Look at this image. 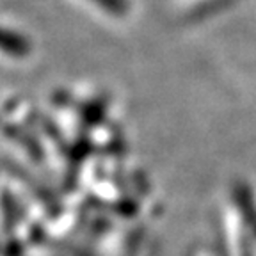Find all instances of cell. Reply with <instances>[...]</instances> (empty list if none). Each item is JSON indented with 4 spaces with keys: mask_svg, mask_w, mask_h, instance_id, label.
Listing matches in <instances>:
<instances>
[{
    "mask_svg": "<svg viewBox=\"0 0 256 256\" xmlns=\"http://www.w3.org/2000/svg\"><path fill=\"white\" fill-rule=\"evenodd\" d=\"M100 2L104 6H107V8H112V9L118 8V0H100Z\"/></svg>",
    "mask_w": 256,
    "mask_h": 256,
    "instance_id": "obj_1",
    "label": "cell"
}]
</instances>
